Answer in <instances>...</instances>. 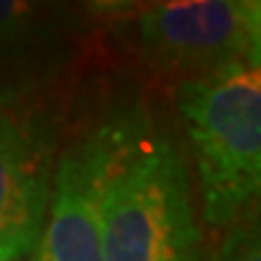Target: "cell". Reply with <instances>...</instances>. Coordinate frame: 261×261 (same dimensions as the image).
I'll use <instances>...</instances> for the list:
<instances>
[{
    "mask_svg": "<svg viewBox=\"0 0 261 261\" xmlns=\"http://www.w3.org/2000/svg\"><path fill=\"white\" fill-rule=\"evenodd\" d=\"M99 230L102 261H203L184 155L145 116L112 121Z\"/></svg>",
    "mask_w": 261,
    "mask_h": 261,
    "instance_id": "6da1fadb",
    "label": "cell"
},
{
    "mask_svg": "<svg viewBox=\"0 0 261 261\" xmlns=\"http://www.w3.org/2000/svg\"><path fill=\"white\" fill-rule=\"evenodd\" d=\"M177 112L194 150L203 220L230 227L252 213L261 189L259 65L179 83Z\"/></svg>",
    "mask_w": 261,
    "mask_h": 261,
    "instance_id": "7a4b0ae2",
    "label": "cell"
},
{
    "mask_svg": "<svg viewBox=\"0 0 261 261\" xmlns=\"http://www.w3.org/2000/svg\"><path fill=\"white\" fill-rule=\"evenodd\" d=\"M138 58L179 83L232 65H259V0H174L143 8L133 19Z\"/></svg>",
    "mask_w": 261,
    "mask_h": 261,
    "instance_id": "3957f363",
    "label": "cell"
},
{
    "mask_svg": "<svg viewBox=\"0 0 261 261\" xmlns=\"http://www.w3.org/2000/svg\"><path fill=\"white\" fill-rule=\"evenodd\" d=\"M109 140L112 121L61 152L51 177L46 220L29 261H102L99 194Z\"/></svg>",
    "mask_w": 261,
    "mask_h": 261,
    "instance_id": "277c9868",
    "label": "cell"
},
{
    "mask_svg": "<svg viewBox=\"0 0 261 261\" xmlns=\"http://www.w3.org/2000/svg\"><path fill=\"white\" fill-rule=\"evenodd\" d=\"M51 145L15 114H0V261L32 256L51 196Z\"/></svg>",
    "mask_w": 261,
    "mask_h": 261,
    "instance_id": "5b68a950",
    "label": "cell"
},
{
    "mask_svg": "<svg viewBox=\"0 0 261 261\" xmlns=\"http://www.w3.org/2000/svg\"><path fill=\"white\" fill-rule=\"evenodd\" d=\"M58 12L54 5H39L24 0H0V85L29 68V63L46 54L51 19Z\"/></svg>",
    "mask_w": 261,
    "mask_h": 261,
    "instance_id": "8992f818",
    "label": "cell"
},
{
    "mask_svg": "<svg viewBox=\"0 0 261 261\" xmlns=\"http://www.w3.org/2000/svg\"><path fill=\"white\" fill-rule=\"evenodd\" d=\"M211 261H261L259 220L249 213L230 225L225 240L218 244Z\"/></svg>",
    "mask_w": 261,
    "mask_h": 261,
    "instance_id": "52a82bcc",
    "label": "cell"
}]
</instances>
